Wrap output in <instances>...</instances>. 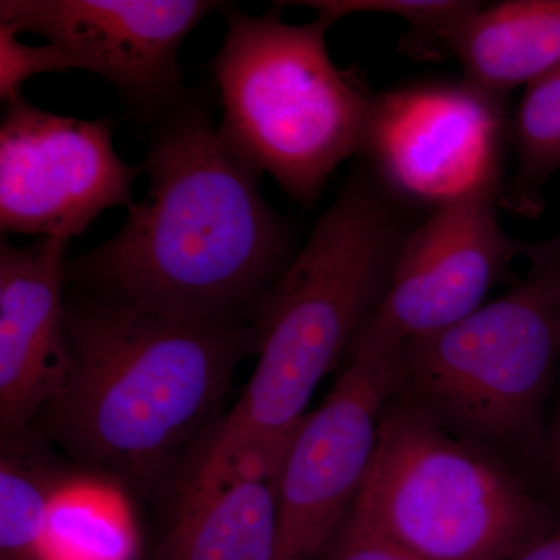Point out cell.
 I'll use <instances>...</instances> for the list:
<instances>
[{"mask_svg":"<svg viewBox=\"0 0 560 560\" xmlns=\"http://www.w3.org/2000/svg\"><path fill=\"white\" fill-rule=\"evenodd\" d=\"M142 168L147 197L113 237L70 261L68 280L178 318L253 316L290 265V232L260 173L190 97L156 121Z\"/></svg>","mask_w":560,"mask_h":560,"instance_id":"1","label":"cell"},{"mask_svg":"<svg viewBox=\"0 0 560 560\" xmlns=\"http://www.w3.org/2000/svg\"><path fill=\"white\" fill-rule=\"evenodd\" d=\"M68 372L35 429L81 469L154 492L259 353L253 316L191 319L88 293L66 302Z\"/></svg>","mask_w":560,"mask_h":560,"instance_id":"2","label":"cell"},{"mask_svg":"<svg viewBox=\"0 0 560 560\" xmlns=\"http://www.w3.org/2000/svg\"><path fill=\"white\" fill-rule=\"evenodd\" d=\"M412 228L378 179L353 172L311 238L254 311L259 353L248 386L191 466L290 442L313 394L341 366Z\"/></svg>","mask_w":560,"mask_h":560,"instance_id":"3","label":"cell"},{"mask_svg":"<svg viewBox=\"0 0 560 560\" xmlns=\"http://www.w3.org/2000/svg\"><path fill=\"white\" fill-rule=\"evenodd\" d=\"M523 256L529 270L503 296L396 350L389 399L539 488L560 370V245L525 243Z\"/></svg>","mask_w":560,"mask_h":560,"instance_id":"4","label":"cell"},{"mask_svg":"<svg viewBox=\"0 0 560 560\" xmlns=\"http://www.w3.org/2000/svg\"><path fill=\"white\" fill-rule=\"evenodd\" d=\"M226 38L209 62L223 106L220 131L257 173L301 205H315L331 173L360 153L372 95L331 61L327 11L308 24L224 3Z\"/></svg>","mask_w":560,"mask_h":560,"instance_id":"5","label":"cell"},{"mask_svg":"<svg viewBox=\"0 0 560 560\" xmlns=\"http://www.w3.org/2000/svg\"><path fill=\"white\" fill-rule=\"evenodd\" d=\"M348 515L423 560H512L559 518L528 478L389 397Z\"/></svg>","mask_w":560,"mask_h":560,"instance_id":"6","label":"cell"},{"mask_svg":"<svg viewBox=\"0 0 560 560\" xmlns=\"http://www.w3.org/2000/svg\"><path fill=\"white\" fill-rule=\"evenodd\" d=\"M500 190H482L433 209L412 228L388 289L345 359H378L416 338L459 323L485 305L489 291L525 254L501 228Z\"/></svg>","mask_w":560,"mask_h":560,"instance_id":"7","label":"cell"},{"mask_svg":"<svg viewBox=\"0 0 560 560\" xmlns=\"http://www.w3.org/2000/svg\"><path fill=\"white\" fill-rule=\"evenodd\" d=\"M0 226L70 241L105 210L130 208L140 173L113 145L114 121L60 116L24 95L3 103Z\"/></svg>","mask_w":560,"mask_h":560,"instance_id":"8","label":"cell"},{"mask_svg":"<svg viewBox=\"0 0 560 560\" xmlns=\"http://www.w3.org/2000/svg\"><path fill=\"white\" fill-rule=\"evenodd\" d=\"M205 0H2L0 24L43 36L77 70L113 84L132 113L158 121L186 101L179 50L210 11Z\"/></svg>","mask_w":560,"mask_h":560,"instance_id":"9","label":"cell"},{"mask_svg":"<svg viewBox=\"0 0 560 560\" xmlns=\"http://www.w3.org/2000/svg\"><path fill=\"white\" fill-rule=\"evenodd\" d=\"M503 101L463 84L372 95L360 153L383 186L434 208L500 190Z\"/></svg>","mask_w":560,"mask_h":560,"instance_id":"10","label":"cell"},{"mask_svg":"<svg viewBox=\"0 0 560 560\" xmlns=\"http://www.w3.org/2000/svg\"><path fill=\"white\" fill-rule=\"evenodd\" d=\"M394 353L342 360L334 388L301 420L280 475L278 560H318L352 510L393 388Z\"/></svg>","mask_w":560,"mask_h":560,"instance_id":"11","label":"cell"},{"mask_svg":"<svg viewBox=\"0 0 560 560\" xmlns=\"http://www.w3.org/2000/svg\"><path fill=\"white\" fill-rule=\"evenodd\" d=\"M68 241L0 245V430L35 429L68 372Z\"/></svg>","mask_w":560,"mask_h":560,"instance_id":"12","label":"cell"},{"mask_svg":"<svg viewBox=\"0 0 560 560\" xmlns=\"http://www.w3.org/2000/svg\"><path fill=\"white\" fill-rule=\"evenodd\" d=\"M279 482L234 469L186 478L160 560H278Z\"/></svg>","mask_w":560,"mask_h":560,"instance_id":"13","label":"cell"},{"mask_svg":"<svg viewBox=\"0 0 560 560\" xmlns=\"http://www.w3.org/2000/svg\"><path fill=\"white\" fill-rule=\"evenodd\" d=\"M445 49L455 55L466 83L504 101L560 62V0H506L459 22Z\"/></svg>","mask_w":560,"mask_h":560,"instance_id":"14","label":"cell"},{"mask_svg":"<svg viewBox=\"0 0 560 560\" xmlns=\"http://www.w3.org/2000/svg\"><path fill=\"white\" fill-rule=\"evenodd\" d=\"M43 444L36 429L2 436L0 560H46L55 504L66 481Z\"/></svg>","mask_w":560,"mask_h":560,"instance_id":"15","label":"cell"},{"mask_svg":"<svg viewBox=\"0 0 560 560\" xmlns=\"http://www.w3.org/2000/svg\"><path fill=\"white\" fill-rule=\"evenodd\" d=\"M512 135L517 173L501 202L515 212L536 215L541 186L560 168V62L525 88Z\"/></svg>","mask_w":560,"mask_h":560,"instance_id":"16","label":"cell"},{"mask_svg":"<svg viewBox=\"0 0 560 560\" xmlns=\"http://www.w3.org/2000/svg\"><path fill=\"white\" fill-rule=\"evenodd\" d=\"M280 5H304L327 11L338 21L353 13H377L400 18L416 35V47L423 40L442 43L448 33L480 9V2L463 0H319V2H290Z\"/></svg>","mask_w":560,"mask_h":560,"instance_id":"17","label":"cell"},{"mask_svg":"<svg viewBox=\"0 0 560 560\" xmlns=\"http://www.w3.org/2000/svg\"><path fill=\"white\" fill-rule=\"evenodd\" d=\"M75 70L72 60L54 44L27 46L20 33L0 24V98L5 103L22 94L25 81L39 73Z\"/></svg>","mask_w":560,"mask_h":560,"instance_id":"18","label":"cell"},{"mask_svg":"<svg viewBox=\"0 0 560 560\" xmlns=\"http://www.w3.org/2000/svg\"><path fill=\"white\" fill-rule=\"evenodd\" d=\"M318 560H423L349 515Z\"/></svg>","mask_w":560,"mask_h":560,"instance_id":"19","label":"cell"},{"mask_svg":"<svg viewBox=\"0 0 560 560\" xmlns=\"http://www.w3.org/2000/svg\"><path fill=\"white\" fill-rule=\"evenodd\" d=\"M537 482L544 495L551 501L560 515V397L551 429L547 431V438H545Z\"/></svg>","mask_w":560,"mask_h":560,"instance_id":"20","label":"cell"},{"mask_svg":"<svg viewBox=\"0 0 560 560\" xmlns=\"http://www.w3.org/2000/svg\"><path fill=\"white\" fill-rule=\"evenodd\" d=\"M512 560H560V515L556 525Z\"/></svg>","mask_w":560,"mask_h":560,"instance_id":"21","label":"cell"},{"mask_svg":"<svg viewBox=\"0 0 560 560\" xmlns=\"http://www.w3.org/2000/svg\"><path fill=\"white\" fill-rule=\"evenodd\" d=\"M548 242L552 243V245H560V231L555 237L548 238Z\"/></svg>","mask_w":560,"mask_h":560,"instance_id":"22","label":"cell"}]
</instances>
